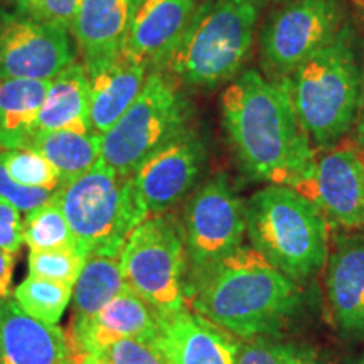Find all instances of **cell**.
<instances>
[{"label":"cell","mask_w":364,"mask_h":364,"mask_svg":"<svg viewBox=\"0 0 364 364\" xmlns=\"http://www.w3.org/2000/svg\"><path fill=\"white\" fill-rule=\"evenodd\" d=\"M221 115L241 169L250 179L299 189L317 152L299 122L285 81L240 73L221 95Z\"/></svg>","instance_id":"cell-1"},{"label":"cell","mask_w":364,"mask_h":364,"mask_svg":"<svg viewBox=\"0 0 364 364\" xmlns=\"http://www.w3.org/2000/svg\"><path fill=\"white\" fill-rule=\"evenodd\" d=\"M299 287L257 250L241 247L206 277L188 307L226 334L241 339L270 338L300 306Z\"/></svg>","instance_id":"cell-2"},{"label":"cell","mask_w":364,"mask_h":364,"mask_svg":"<svg viewBox=\"0 0 364 364\" xmlns=\"http://www.w3.org/2000/svg\"><path fill=\"white\" fill-rule=\"evenodd\" d=\"M282 81L314 147L326 150L339 144L356 125L364 88V68L351 24Z\"/></svg>","instance_id":"cell-3"},{"label":"cell","mask_w":364,"mask_h":364,"mask_svg":"<svg viewBox=\"0 0 364 364\" xmlns=\"http://www.w3.org/2000/svg\"><path fill=\"white\" fill-rule=\"evenodd\" d=\"M245 215L252 248L290 280H307L324 267L329 223L297 189L267 184L245 203Z\"/></svg>","instance_id":"cell-4"},{"label":"cell","mask_w":364,"mask_h":364,"mask_svg":"<svg viewBox=\"0 0 364 364\" xmlns=\"http://www.w3.org/2000/svg\"><path fill=\"white\" fill-rule=\"evenodd\" d=\"M260 7L262 0H209L199 6L162 71L196 88L235 80L252 54Z\"/></svg>","instance_id":"cell-5"},{"label":"cell","mask_w":364,"mask_h":364,"mask_svg":"<svg viewBox=\"0 0 364 364\" xmlns=\"http://www.w3.org/2000/svg\"><path fill=\"white\" fill-rule=\"evenodd\" d=\"M54 198L71 228L76 247L86 257H120L129 235L144 221L130 177L118 176L102 161L63 184Z\"/></svg>","instance_id":"cell-6"},{"label":"cell","mask_w":364,"mask_h":364,"mask_svg":"<svg viewBox=\"0 0 364 364\" xmlns=\"http://www.w3.org/2000/svg\"><path fill=\"white\" fill-rule=\"evenodd\" d=\"M191 107L177 81L150 70L142 91L120 120L102 135V161L118 176L130 177L154 152L189 129Z\"/></svg>","instance_id":"cell-7"},{"label":"cell","mask_w":364,"mask_h":364,"mask_svg":"<svg viewBox=\"0 0 364 364\" xmlns=\"http://www.w3.org/2000/svg\"><path fill=\"white\" fill-rule=\"evenodd\" d=\"M120 267L127 287L156 312L188 309L186 247L179 220L164 213L136 225L120 253Z\"/></svg>","instance_id":"cell-8"},{"label":"cell","mask_w":364,"mask_h":364,"mask_svg":"<svg viewBox=\"0 0 364 364\" xmlns=\"http://www.w3.org/2000/svg\"><path fill=\"white\" fill-rule=\"evenodd\" d=\"M186 247V297L215 268L243 247L245 203L225 176H216L191 196L182 213Z\"/></svg>","instance_id":"cell-9"},{"label":"cell","mask_w":364,"mask_h":364,"mask_svg":"<svg viewBox=\"0 0 364 364\" xmlns=\"http://www.w3.org/2000/svg\"><path fill=\"white\" fill-rule=\"evenodd\" d=\"M346 24L343 0H290L268 17L262 29L260 58L267 78H289L338 38Z\"/></svg>","instance_id":"cell-10"},{"label":"cell","mask_w":364,"mask_h":364,"mask_svg":"<svg viewBox=\"0 0 364 364\" xmlns=\"http://www.w3.org/2000/svg\"><path fill=\"white\" fill-rule=\"evenodd\" d=\"M73 61L68 31L33 14H0V80L51 81Z\"/></svg>","instance_id":"cell-11"},{"label":"cell","mask_w":364,"mask_h":364,"mask_svg":"<svg viewBox=\"0 0 364 364\" xmlns=\"http://www.w3.org/2000/svg\"><path fill=\"white\" fill-rule=\"evenodd\" d=\"M206 147L198 132L186 129L140 164L130 176L132 191L144 220L167 213L198 182Z\"/></svg>","instance_id":"cell-12"},{"label":"cell","mask_w":364,"mask_h":364,"mask_svg":"<svg viewBox=\"0 0 364 364\" xmlns=\"http://www.w3.org/2000/svg\"><path fill=\"white\" fill-rule=\"evenodd\" d=\"M331 226L364 228V150L354 142L332 145L316 157L311 176L297 189Z\"/></svg>","instance_id":"cell-13"},{"label":"cell","mask_w":364,"mask_h":364,"mask_svg":"<svg viewBox=\"0 0 364 364\" xmlns=\"http://www.w3.org/2000/svg\"><path fill=\"white\" fill-rule=\"evenodd\" d=\"M90 83V124L105 135L129 110L152 68L122 49L113 56L83 61Z\"/></svg>","instance_id":"cell-14"},{"label":"cell","mask_w":364,"mask_h":364,"mask_svg":"<svg viewBox=\"0 0 364 364\" xmlns=\"http://www.w3.org/2000/svg\"><path fill=\"white\" fill-rule=\"evenodd\" d=\"M65 332L70 359L125 338L154 344L157 339V312L125 287L97 316L71 322Z\"/></svg>","instance_id":"cell-15"},{"label":"cell","mask_w":364,"mask_h":364,"mask_svg":"<svg viewBox=\"0 0 364 364\" xmlns=\"http://www.w3.org/2000/svg\"><path fill=\"white\" fill-rule=\"evenodd\" d=\"M154 346L167 364H235V339L189 307L157 312Z\"/></svg>","instance_id":"cell-16"},{"label":"cell","mask_w":364,"mask_h":364,"mask_svg":"<svg viewBox=\"0 0 364 364\" xmlns=\"http://www.w3.org/2000/svg\"><path fill=\"white\" fill-rule=\"evenodd\" d=\"M198 7V0H139L124 51L162 70Z\"/></svg>","instance_id":"cell-17"},{"label":"cell","mask_w":364,"mask_h":364,"mask_svg":"<svg viewBox=\"0 0 364 364\" xmlns=\"http://www.w3.org/2000/svg\"><path fill=\"white\" fill-rule=\"evenodd\" d=\"M66 332L27 316L16 300L0 299V364H68Z\"/></svg>","instance_id":"cell-18"},{"label":"cell","mask_w":364,"mask_h":364,"mask_svg":"<svg viewBox=\"0 0 364 364\" xmlns=\"http://www.w3.org/2000/svg\"><path fill=\"white\" fill-rule=\"evenodd\" d=\"M327 294L339 329L364 336V235L339 236L327 265Z\"/></svg>","instance_id":"cell-19"},{"label":"cell","mask_w":364,"mask_h":364,"mask_svg":"<svg viewBox=\"0 0 364 364\" xmlns=\"http://www.w3.org/2000/svg\"><path fill=\"white\" fill-rule=\"evenodd\" d=\"M139 0H81L71 33L83 61L113 56L124 49Z\"/></svg>","instance_id":"cell-20"},{"label":"cell","mask_w":364,"mask_h":364,"mask_svg":"<svg viewBox=\"0 0 364 364\" xmlns=\"http://www.w3.org/2000/svg\"><path fill=\"white\" fill-rule=\"evenodd\" d=\"M53 130L93 132L90 124V83L83 63L73 61L49 81L38 117V132Z\"/></svg>","instance_id":"cell-21"},{"label":"cell","mask_w":364,"mask_h":364,"mask_svg":"<svg viewBox=\"0 0 364 364\" xmlns=\"http://www.w3.org/2000/svg\"><path fill=\"white\" fill-rule=\"evenodd\" d=\"M49 81L0 80V150L29 149Z\"/></svg>","instance_id":"cell-22"},{"label":"cell","mask_w":364,"mask_h":364,"mask_svg":"<svg viewBox=\"0 0 364 364\" xmlns=\"http://www.w3.org/2000/svg\"><path fill=\"white\" fill-rule=\"evenodd\" d=\"M29 149L48 159L63 186L97 166L102 159V135L75 130L38 132Z\"/></svg>","instance_id":"cell-23"},{"label":"cell","mask_w":364,"mask_h":364,"mask_svg":"<svg viewBox=\"0 0 364 364\" xmlns=\"http://www.w3.org/2000/svg\"><path fill=\"white\" fill-rule=\"evenodd\" d=\"M125 287L120 257L88 255L73 289L71 322H83L95 317Z\"/></svg>","instance_id":"cell-24"},{"label":"cell","mask_w":364,"mask_h":364,"mask_svg":"<svg viewBox=\"0 0 364 364\" xmlns=\"http://www.w3.org/2000/svg\"><path fill=\"white\" fill-rule=\"evenodd\" d=\"M73 289L75 287L29 275L17 287L14 297L27 316L46 324H59L73 297Z\"/></svg>","instance_id":"cell-25"},{"label":"cell","mask_w":364,"mask_h":364,"mask_svg":"<svg viewBox=\"0 0 364 364\" xmlns=\"http://www.w3.org/2000/svg\"><path fill=\"white\" fill-rule=\"evenodd\" d=\"M22 235L31 252L78 248L73 238L71 228L54 196L51 201L27 213Z\"/></svg>","instance_id":"cell-26"},{"label":"cell","mask_w":364,"mask_h":364,"mask_svg":"<svg viewBox=\"0 0 364 364\" xmlns=\"http://www.w3.org/2000/svg\"><path fill=\"white\" fill-rule=\"evenodd\" d=\"M235 364H324L302 344L255 338L235 341Z\"/></svg>","instance_id":"cell-27"},{"label":"cell","mask_w":364,"mask_h":364,"mask_svg":"<svg viewBox=\"0 0 364 364\" xmlns=\"http://www.w3.org/2000/svg\"><path fill=\"white\" fill-rule=\"evenodd\" d=\"M0 161L14 181L27 188L58 191L61 179L43 154L34 149L0 150Z\"/></svg>","instance_id":"cell-28"},{"label":"cell","mask_w":364,"mask_h":364,"mask_svg":"<svg viewBox=\"0 0 364 364\" xmlns=\"http://www.w3.org/2000/svg\"><path fill=\"white\" fill-rule=\"evenodd\" d=\"M70 364H167L154 344L139 339H118L70 359Z\"/></svg>","instance_id":"cell-29"},{"label":"cell","mask_w":364,"mask_h":364,"mask_svg":"<svg viewBox=\"0 0 364 364\" xmlns=\"http://www.w3.org/2000/svg\"><path fill=\"white\" fill-rule=\"evenodd\" d=\"M29 275L75 287L86 262L80 248L29 252Z\"/></svg>","instance_id":"cell-30"},{"label":"cell","mask_w":364,"mask_h":364,"mask_svg":"<svg viewBox=\"0 0 364 364\" xmlns=\"http://www.w3.org/2000/svg\"><path fill=\"white\" fill-rule=\"evenodd\" d=\"M54 193L56 191L27 188V186L19 184L9 176L2 161H0V198L6 199L7 203H11L12 206H16L24 215L51 201Z\"/></svg>","instance_id":"cell-31"},{"label":"cell","mask_w":364,"mask_h":364,"mask_svg":"<svg viewBox=\"0 0 364 364\" xmlns=\"http://www.w3.org/2000/svg\"><path fill=\"white\" fill-rule=\"evenodd\" d=\"M24 220L21 211L0 198V248L19 253L24 245Z\"/></svg>","instance_id":"cell-32"},{"label":"cell","mask_w":364,"mask_h":364,"mask_svg":"<svg viewBox=\"0 0 364 364\" xmlns=\"http://www.w3.org/2000/svg\"><path fill=\"white\" fill-rule=\"evenodd\" d=\"M81 0H36L34 16L71 33Z\"/></svg>","instance_id":"cell-33"},{"label":"cell","mask_w":364,"mask_h":364,"mask_svg":"<svg viewBox=\"0 0 364 364\" xmlns=\"http://www.w3.org/2000/svg\"><path fill=\"white\" fill-rule=\"evenodd\" d=\"M16 255L17 253L0 248V299H9V295H11Z\"/></svg>","instance_id":"cell-34"},{"label":"cell","mask_w":364,"mask_h":364,"mask_svg":"<svg viewBox=\"0 0 364 364\" xmlns=\"http://www.w3.org/2000/svg\"><path fill=\"white\" fill-rule=\"evenodd\" d=\"M354 134H356V144L364 150V88H363L361 108H359L356 125H354Z\"/></svg>","instance_id":"cell-35"},{"label":"cell","mask_w":364,"mask_h":364,"mask_svg":"<svg viewBox=\"0 0 364 364\" xmlns=\"http://www.w3.org/2000/svg\"><path fill=\"white\" fill-rule=\"evenodd\" d=\"M0 2L16 7L19 12H27V14H33L34 16L36 0H0Z\"/></svg>","instance_id":"cell-36"},{"label":"cell","mask_w":364,"mask_h":364,"mask_svg":"<svg viewBox=\"0 0 364 364\" xmlns=\"http://www.w3.org/2000/svg\"><path fill=\"white\" fill-rule=\"evenodd\" d=\"M353 364H364V358H361V359H358L356 363H353Z\"/></svg>","instance_id":"cell-37"},{"label":"cell","mask_w":364,"mask_h":364,"mask_svg":"<svg viewBox=\"0 0 364 364\" xmlns=\"http://www.w3.org/2000/svg\"><path fill=\"white\" fill-rule=\"evenodd\" d=\"M68 364H70V361H68Z\"/></svg>","instance_id":"cell-38"}]
</instances>
